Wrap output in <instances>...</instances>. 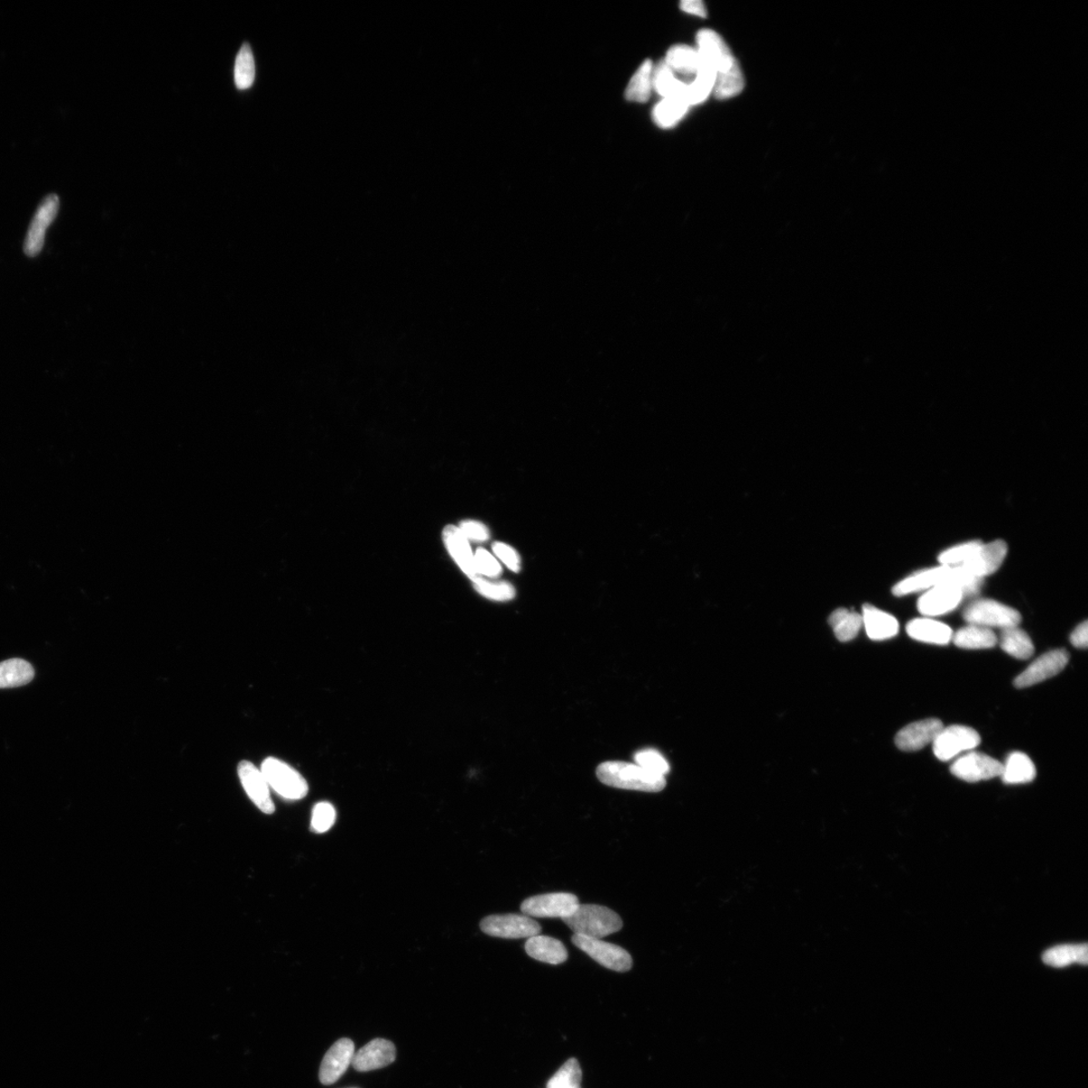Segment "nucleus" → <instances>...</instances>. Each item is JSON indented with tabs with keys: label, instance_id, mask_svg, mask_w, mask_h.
Returning <instances> with one entry per match:
<instances>
[{
	"label": "nucleus",
	"instance_id": "obj_20",
	"mask_svg": "<svg viewBox=\"0 0 1088 1088\" xmlns=\"http://www.w3.org/2000/svg\"><path fill=\"white\" fill-rule=\"evenodd\" d=\"M444 540L450 556L454 558L464 573L472 580L480 578L476 569L472 549L463 532L454 525H448L444 530Z\"/></svg>",
	"mask_w": 1088,
	"mask_h": 1088
},
{
	"label": "nucleus",
	"instance_id": "obj_39",
	"mask_svg": "<svg viewBox=\"0 0 1088 1088\" xmlns=\"http://www.w3.org/2000/svg\"><path fill=\"white\" fill-rule=\"evenodd\" d=\"M336 810L329 802H320L312 810L311 829L313 833L322 834L334 826Z\"/></svg>",
	"mask_w": 1088,
	"mask_h": 1088
},
{
	"label": "nucleus",
	"instance_id": "obj_8",
	"mask_svg": "<svg viewBox=\"0 0 1088 1088\" xmlns=\"http://www.w3.org/2000/svg\"><path fill=\"white\" fill-rule=\"evenodd\" d=\"M480 927L489 936L505 939L529 938L541 934L539 922L524 915L488 916L481 921Z\"/></svg>",
	"mask_w": 1088,
	"mask_h": 1088
},
{
	"label": "nucleus",
	"instance_id": "obj_28",
	"mask_svg": "<svg viewBox=\"0 0 1088 1088\" xmlns=\"http://www.w3.org/2000/svg\"><path fill=\"white\" fill-rule=\"evenodd\" d=\"M1002 649L1008 653L1009 656L1020 660H1026L1032 658L1035 648L1029 635L1016 627L1003 629L1000 638Z\"/></svg>",
	"mask_w": 1088,
	"mask_h": 1088
},
{
	"label": "nucleus",
	"instance_id": "obj_10",
	"mask_svg": "<svg viewBox=\"0 0 1088 1088\" xmlns=\"http://www.w3.org/2000/svg\"><path fill=\"white\" fill-rule=\"evenodd\" d=\"M954 776L966 782H979L1000 777L1003 764L982 753L971 752L956 759L951 767Z\"/></svg>",
	"mask_w": 1088,
	"mask_h": 1088
},
{
	"label": "nucleus",
	"instance_id": "obj_43",
	"mask_svg": "<svg viewBox=\"0 0 1088 1088\" xmlns=\"http://www.w3.org/2000/svg\"><path fill=\"white\" fill-rule=\"evenodd\" d=\"M1071 641L1076 648L1085 649L1088 645V622L1077 626L1071 636Z\"/></svg>",
	"mask_w": 1088,
	"mask_h": 1088
},
{
	"label": "nucleus",
	"instance_id": "obj_3",
	"mask_svg": "<svg viewBox=\"0 0 1088 1088\" xmlns=\"http://www.w3.org/2000/svg\"><path fill=\"white\" fill-rule=\"evenodd\" d=\"M562 921L574 935L597 939L616 934L623 927V921L615 911L595 905H579L573 915Z\"/></svg>",
	"mask_w": 1088,
	"mask_h": 1088
},
{
	"label": "nucleus",
	"instance_id": "obj_26",
	"mask_svg": "<svg viewBox=\"0 0 1088 1088\" xmlns=\"http://www.w3.org/2000/svg\"><path fill=\"white\" fill-rule=\"evenodd\" d=\"M1043 963L1053 967H1066L1088 963L1087 945H1064L1049 948L1042 956Z\"/></svg>",
	"mask_w": 1088,
	"mask_h": 1088
},
{
	"label": "nucleus",
	"instance_id": "obj_42",
	"mask_svg": "<svg viewBox=\"0 0 1088 1088\" xmlns=\"http://www.w3.org/2000/svg\"><path fill=\"white\" fill-rule=\"evenodd\" d=\"M460 530L463 532L467 539L476 541H486L490 538V533H489L486 525L478 521L466 520L460 522Z\"/></svg>",
	"mask_w": 1088,
	"mask_h": 1088
},
{
	"label": "nucleus",
	"instance_id": "obj_33",
	"mask_svg": "<svg viewBox=\"0 0 1088 1088\" xmlns=\"http://www.w3.org/2000/svg\"><path fill=\"white\" fill-rule=\"evenodd\" d=\"M653 64L650 60L645 61L640 68L634 74L628 87L625 92L627 100L632 103L644 104L649 99L652 86Z\"/></svg>",
	"mask_w": 1088,
	"mask_h": 1088
},
{
	"label": "nucleus",
	"instance_id": "obj_18",
	"mask_svg": "<svg viewBox=\"0 0 1088 1088\" xmlns=\"http://www.w3.org/2000/svg\"><path fill=\"white\" fill-rule=\"evenodd\" d=\"M944 727L943 722L937 718L913 723L902 728L896 736L895 742L902 751H918L934 743Z\"/></svg>",
	"mask_w": 1088,
	"mask_h": 1088
},
{
	"label": "nucleus",
	"instance_id": "obj_4",
	"mask_svg": "<svg viewBox=\"0 0 1088 1088\" xmlns=\"http://www.w3.org/2000/svg\"><path fill=\"white\" fill-rule=\"evenodd\" d=\"M261 770L270 787L282 797L300 800L308 795L306 779L289 764L276 758H267L263 761Z\"/></svg>",
	"mask_w": 1088,
	"mask_h": 1088
},
{
	"label": "nucleus",
	"instance_id": "obj_29",
	"mask_svg": "<svg viewBox=\"0 0 1088 1088\" xmlns=\"http://www.w3.org/2000/svg\"><path fill=\"white\" fill-rule=\"evenodd\" d=\"M652 86L663 98L682 97L686 99L687 83L678 80L665 61L653 69Z\"/></svg>",
	"mask_w": 1088,
	"mask_h": 1088
},
{
	"label": "nucleus",
	"instance_id": "obj_19",
	"mask_svg": "<svg viewBox=\"0 0 1088 1088\" xmlns=\"http://www.w3.org/2000/svg\"><path fill=\"white\" fill-rule=\"evenodd\" d=\"M395 1058V1046L391 1041L374 1039L355 1053L352 1065L357 1072L367 1073L389 1066Z\"/></svg>",
	"mask_w": 1088,
	"mask_h": 1088
},
{
	"label": "nucleus",
	"instance_id": "obj_6",
	"mask_svg": "<svg viewBox=\"0 0 1088 1088\" xmlns=\"http://www.w3.org/2000/svg\"><path fill=\"white\" fill-rule=\"evenodd\" d=\"M571 942L580 951L592 957L602 966L618 973L629 972L633 966L631 954L626 949L613 944L603 942L602 939L589 938L574 935Z\"/></svg>",
	"mask_w": 1088,
	"mask_h": 1088
},
{
	"label": "nucleus",
	"instance_id": "obj_13",
	"mask_svg": "<svg viewBox=\"0 0 1088 1088\" xmlns=\"http://www.w3.org/2000/svg\"><path fill=\"white\" fill-rule=\"evenodd\" d=\"M237 770L248 797L263 814H273L275 807L271 796V787L262 770L249 761L239 763Z\"/></svg>",
	"mask_w": 1088,
	"mask_h": 1088
},
{
	"label": "nucleus",
	"instance_id": "obj_41",
	"mask_svg": "<svg viewBox=\"0 0 1088 1088\" xmlns=\"http://www.w3.org/2000/svg\"><path fill=\"white\" fill-rule=\"evenodd\" d=\"M493 551L495 552V555L502 560L504 565L515 571V573L519 571L520 558L518 551L502 542H495L493 544Z\"/></svg>",
	"mask_w": 1088,
	"mask_h": 1088
},
{
	"label": "nucleus",
	"instance_id": "obj_12",
	"mask_svg": "<svg viewBox=\"0 0 1088 1088\" xmlns=\"http://www.w3.org/2000/svg\"><path fill=\"white\" fill-rule=\"evenodd\" d=\"M60 200L51 193L45 197L36 210L25 242V252L29 256L38 255L45 243V232L58 214Z\"/></svg>",
	"mask_w": 1088,
	"mask_h": 1088
},
{
	"label": "nucleus",
	"instance_id": "obj_17",
	"mask_svg": "<svg viewBox=\"0 0 1088 1088\" xmlns=\"http://www.w3.org/2000/svg\"><path fill=\"white\" fill-rule=\"evenodd\" d=\"M1007 544L1003 540L982 543L975 555L961 568L971 576L983 579L1000 569L1007 556Z\"/></svg>",
	"mask_w": 1088,
	"mask_h": 1088
},
{
	"label": "nucleus",
	"instance_id": "obj_9",
	"mask_svg": "<svg viewBox=\"0 0 1088 1088\" xmlns=\"http://www.w3.org/2000/svg\"><path fill=\"white\" fill-rule=\"evenodd\" d=\"M981 743L979 733L972 727L951 726L944 727L934 741V753L940 761H951L964 752L976 748Z\"/></svg>",
	"mask_w": 1088,
	"mask_h": 1088
},
{
	"label": "nucleus",
	"instance_id": "obj_37",
	"mask_svg": "<svg viewBox=\"0 0 1088 1088\" xmlns=\"http://www.w3.org/2000/svg\"><path fill=\"white\" fill-rule=\"evenodd\" d=\"M474 582L476 591L490 600L498 602L510 601L515 597L514 587L506 582H489V580L479 578Z\"/></svg>",
	"mask_w": 1088,
	"mask_h": 1088
},
{
	"label": "nucleus",
	"instance_id": "obj_14",
	"mask_svg": "<svg viewBox=\"0 0 1088 1088\" xmlns=\"http://www.w3.org/2000/svg\"><path fill=\"white\" fill-rule=\"evenodd\" d=\"M354 1054L355 1045L352 1040L347 1038L338 1040L322 1059L320 1068L321 1083L331 1085L339 1081L348 1067L352 1065Z\"/></svg>",
	"mask_w": 1088,
	"mask_h": 1088
},
{
	"label": "nucleus",
	"instance_id": "obj_22",
	"mask_svg": "<svg viewBox=\"0 0 1088 1088\" xmlns=\"http://www.w3.org/2000/svg\"><path fill=\"white\" fill-rule=\"evenodd\" d=\"M907 634L912 639L920 642L946 645L953 640V629L942 622L931 618H917L906 626Z\"/></svg>",
	"mask_w": 1088,
	"mask_h": 1088
},
{
	"label": "nucleus",
	"instance_id": "obj_21",
	"mask_svg": "<svg viewBox=\"0 0 1088 1088\" xmlns=\"http://www.w3.org/2000/svg\"><path fill=\"white\" fill-rule=\"evenodd\" d=\"M862 618L866 635L874 641L893 638L899 632L896 618L872 605L864 606Z\"/></svg>",
	"mask_w": 1088,
	"mask_h": 1088
},
{
	"label": "nucleus",
	"instance_id": "obj_23",
	"mask_svg": "<svg viewBox=\"0 0 1088 1088\" xmlns=\"http://www.w3.org/2000/svg\"><path fill=\"white\" fill-rule=\"evenodd\" d=\"M525 952L533 960L553 965L567 962V948L559 940L544 935L529 937L525 944Z\"/></svg>",
	"mask_w": 1088,
	"mask_h": 1088
},
{
	"label": "nucleus",
	"instance_id": "obj_16",
	"mask_svg": "<svg viewBox=\"0 0 1088 1088\" xmlns=\"http://www.w3.org/2000/svg\"><path fill=\"white\" fill-rule=\"evenodd\" d=\"M953 574L954 569L945 566L920 570L902 579L893 588V593L896 596H906L925 592L937 586L952 585Z\"/></svg>",
	"mask_w": 1088,
	"mask_h": 1088
},
{
	"label": "nucleus",
	"instance_id": "obj_34",
	"mask_svg": "<svg viewBox=\"0 0 1088 1088\" xmlns=\"http://www.w3.org/2000/svg\"><path fill=\"white\" fill-rule=\"evenodd\" d=\"M234 79L238 89L246 90L253 85L255 80V62L252 47L248 44L243 45L237 54Z\"/></svg>",
	"mask_w": 1088,
	"mask_h": 1088
},
{
	"label": "nucleus",
	"instance_id": "obj_25",
	"mask_svg": "<svg viewBox=\"0 0 1088 1088\" xmlns=\"http://www.w3.org/2000/svg\"><path fill=\"white\" fill-rule=\"evenodd\" d=\"M952 641L957 648L974 650L993 648L998 638L992 629L970 624L954 634Z\"/></svg>",
	"mask_w": 1088,
	"mask_h": 1088
},
{
	"label": "nucleus",
	"instance_id": "obj_40",
	"mask_svg": "<svg viewBox=\"0 0 1088 1088\" xmlns=\"http://www.w3.org/2000/svg\"><path fill=\"white\" fill-rule=\"evenodd\" d=\"M474 557L479 575H484L489 578H497L501 575L502 569L499 562L486 549H479Z\"/></svg>",
	"mask_w": 1088,
	"mask_h": 1088
},
{
	"label": "nucleus",
	"instance_id": "obj_1",
	"mask_svg": "<svg viewBox=\"0 0 1088 1088\" xmlns=\"http://www.w3.org/2000/svg\"><path fill=\"white\" fill-rule=\"evenodd\" d=\"M697 44L700 58L716 72L715 96L728 99L739 95L745 86L743 73L721 35L702 30L697 35Z\"/></svg>",
	"mask_w": 1088,
	"mask_h": 1088
},
{
	"label": "nucleus",
	"instance_id": "obj_2",
	"mask_svg": "<svg viewBox=\"0 0 1088 1088\" xmlns=\"http://www.w3.org/2000/svg\"><path fill=\"white\" fill-rule=\"evenodd\" d=\"M597 776L603 785L643 792H660L667 786V779L654 776L636 763L608 761L597 769Z\"/></svg>",
	"mask_w": 1088,
	"mask_h": 1088
},
{
	"label": "nucleus",
	"instance_id": "obj_15",
	"mask_svg": "<svg viewBox=\"0 0 1088 1088\" xmlns=\"http://www.w3.org/2000/svg\"><path fill=\"white\" fill-rule=\"evenodd\" d=\"M964 594L960 588L942 585L927 589L918 600V610L925 617H936L954 610Z\"/></svg>",
	"mask_w": 1088,
	"mask_h": 1088
},
{
	"label": "nucleus",
	"instance_id": "obj_31",
	"mask_svg": "<svg viewBox=\"0 0 1088 1088\" xmlns=\"http://www.w3.org/2000/svg\"><path fill=\"white\" fill-rule=\"evenodd\" d=\"M673 73L684 75H697L700 66V56L697 49L686 45H678L669 49L665 61Z\"/></svg>",
	"mask_w": 1088,
	"mask_h": 1088
},
{
	"label": "nucleus",
	"instance_id": "obj_44",
	"mask_svg": "<svg viewBox=\"0 0 1088 1088\" xmlns=\"http://www.w3.org/2000/svg\"><path fill=\"white\" fill-rule=\"evenodd\" d=\"M680 8L687 14L699 17H706L707 15L706 6L700 0H685L680 4Z\"/></svg>",
	"mask_w": 1088,
	"mask_h": 1088
},
{
	"label": "nucleus",
	"instance_id": "obj_11",
	"mask_svg": "<svg viewBox=\"0 0 1088 1088\" xmlns=\"http://www.w3.org/2000/svg\"><path fill=\"white\" fill-rule=\"evenodd\" d=\"M1069 661V654L1064 649L1049 651L1040 657L1023 671L1014 681L1018 688H1025L1040 684L1062 672Z\"/></svg>",
	"mask_w": 1088,
	"mask_h": 1088
},
{
	"label": "nucleus",
	"instance_id": "obj_32",
	"mask_svg": "<svg viewBox=\"0 0 1088 1088\" xmlns=\"http://www.w3.org/2000/svg\"><path fill=\"white\" fill-rule=\"evenodd\" d=\"M828 621L833 627L836 638L841 642H848L855 639L863 626L861 614L844 608H837L829 617Z\"/></svg>",
	"mask_w": 1088,
	"mask_h": 1088
},
{
	"label": "nucleus",
	"instance_id": "obj_38",
	"mask_svg": "<svg viewBox=\"0 0 1088 1088\" xmlns=\"http://www.w3.org/2000/svg\"><path fill=\"white\" fill-rule=\"evenodd\" d=\"M635 763L654 776L666 777L669 772V764L657 750L647 749L635 754Z\"/></svg>",
	"mask_w": 1088,
	"mask_h": 1088
},
{
	"label": "nucleus",
	"instance_id": "obj_24",
	"mask_svg": "<svg viewBox=\"0 0 1088 1088\" xmlns=\"http://www.w3.org/2000/svg\"><path fill=\"white\" fill-rule=\"evenodd\" d=\"M1002 780L1006 785H1023L1036 777L1034 763L1024 753L1014 752L1009 755L1006 763L1003 764Z\"/></svg>",
	"mask_w": 1088,
	"mask_h": 1088
},
{
	"label": "nucleus",
	"instance_id": "obj_30",
	"mask_svg": "<svg viewBox=\"0 0 1088 1088\" xmlns=\"http://www.w3.org/2000/svg\"><path fill=\"white\" fill-rule=\"evenodd\" d=\"M689 104L685 98H663L653 110V119L661 128L676 126L687 113Z\"/></svg>",
	"mask_w": 1088,
	"mask_h": 1088
},
{
	"label": "nucleus",
	"instance_id": "obj_36",
	"mask_svg": "<svg viewBox=\"0 0 1088 1088\" xmlns=\"http://www.w3.org/2000/svg\"><path fill=\"white\" fill-rule=\"evenodd\" d=\"M580 1083L582 1069L578 1060L571 1058L550 1078L548 1088H580Z\"/></svg>",
	"mask_w": 1088,
	"mask_h": 1088
},
{
	"label": "nucleus",
	"instance_id": "obj_35",
	"mask_svg": "<svg viewBox=\"0 0 1088 1088\" xmlns=\"http://www.w3.org/2000/svg\"><path fill=\"white\" fill-rule=\"evenodd\" d=\"M981 546L982 542L980 541H970L948 549L940 553L938 557L940 565L951 568L962 567L975 555Z\"/></svg>",
	"mask_w": 1088,
	"mask_h": 1088
},
{
	"label": "nucleus",
	"instance_id": "obj_5",
	"mask_svg": "<svg viewBox=\"0 0 1088 1088\" xmlns=\"http://www.w3.org/2000/svg\"><path fill=\"white\" fill-rule=\"evenodd\" d=\"M964 618L968 624L985 627L989 629L992 627L1006 629L1010 627H1016L1021 622V615L1015 608L997 601L988 600V598L976 600L967 606L964 612Z\"/></svg>",
	"mask_w": 1088,
	"mask_h": 1088
},
{
	"label": "nucleus",
	"instance_id": "obj_7",
	"mask_svg": "<svg viewBox=\"0 0 1088 1088\" xmlns=\"http://www.w3.org/2000/svg\"><path fill=\"white\" fill-rule=\"evenodd\" d=\"M579 905V898L571 893H549L533 896L522 902L520 909L531 918L565 919Z\"/></svg>",
	"mask_w": 1088,
	"mask_h": 1088
},
{
	"label": "nucleus",
	"instance_id": "obj_27",
	"mask_svg": "<svg viewBox=\"0 0 1088 1088\" xmlns=\"http://www.w3.org/2000/svg\"><path fill=\"white\" fill-rule=\"evenodd\" d=\"M35 678V669L31 663L14 658L0 662V688L23 687Z\"/></svg>",
	"mask_w": 1088,
	"mask_h": 1088
}]
</instances>
